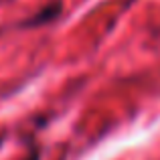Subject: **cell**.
I'll list each match as a JSON object with an SVG mask.
<instances>
[{
    "mask_svg": "<svg viewBox=\"0 0 160 160\" xmlns=\"http://www.w3.org/2000/svg\"><path fill=\"white\" fill-rule=\"evenodd\" d=\"M27 160H39V152H35V154H31Z\"/></svg>",
    "mask_w": 160,
    "mask_h": 160,
    "instance_id": "7a4b0ae2",
    "label": "cell"
},
{
    "mask_svg": "<svg viewBox=\"0 0 160 160\" xmlns=\"http://www.w3.org/2000/svg\"><path fill=\"white\" fill-rule=\"evenodd\" d=\"M59 10H61V4L59 2H55L51 4V6H45L41 12H37V16H32L28 22H24L27 27H37V24H43V22H47V20H51L55 18V16L59 14Z\"/></svg>",
    "mask_w": 160,
    "mask_h": 160,
    "instance_id": "6da1fadb",
    "label": "cell"
}]
</instances>
